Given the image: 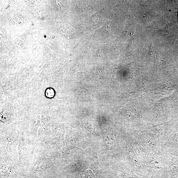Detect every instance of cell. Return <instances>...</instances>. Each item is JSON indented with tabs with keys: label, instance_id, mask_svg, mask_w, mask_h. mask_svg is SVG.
Returning <instances> with one entry per match:
<instances>
[{
	"label": "cell",
	"instance_id": "obj_1",
	"mask_svg": "<svg viewBox=\"0 0 178 178\" xmlns=\"http://www.w3.org/2000/svg\"><path fill=\"white\" fill-rule=\"evenodd\" d=\"M46 96L48 98L53 97L55 96V92L52 88H48L46 91Z\"/></svg>",
	"mask_w": 178,
	"mask_h": 178
},
{
	"label": "cell",
	"instance_id": "obj_2",
	"mask_svg": "<svg viewBox=\"0 0 178 178\" xmlns=\"http://www.w3.org/2000/svg\"><path fill=\"white\" fill-rule=\"evenodd\" d=\"M84 175L85 178H93L94 176L93 171L89 169L85 171Z\"/></svg>",
	"mask_w": 178,
	"mask_h": 178
},
{
	"label": "cell",
	"instance_id": "obj_3",
	"mask_svg": "<svg viewBox=\"0 0 178 178\" xmlns=\"http://www.w3.org/2000/svg\"><path fill=\"white\" fill-rule=\"evenodd\" d=\"M68 178L67 177V178Z\"/></svg>",
	"mask_w": 178,
	"mask_h": 178
}]
</instances>
